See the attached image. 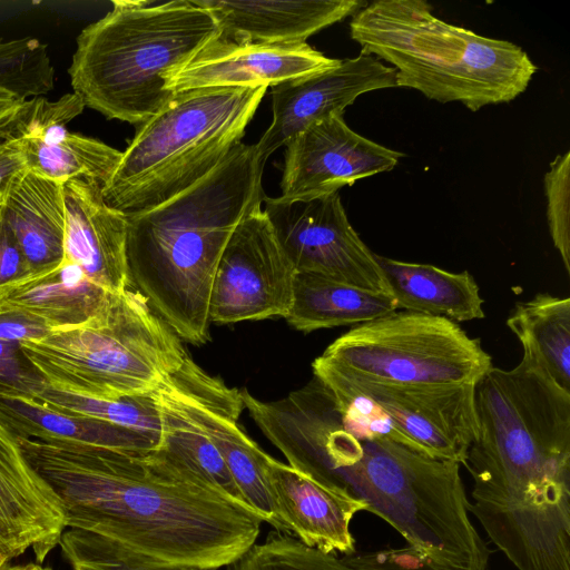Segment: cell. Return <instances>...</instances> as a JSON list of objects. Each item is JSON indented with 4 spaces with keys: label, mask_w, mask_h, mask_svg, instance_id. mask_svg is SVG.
Returning a JSON list of instances; mask_svg holds the SVG:
<instances>
[{
    "label": "cell",
    "mask_w": 570,
    "mask_h": 570,
    "mask_svg": "<svg viewBox=\"0 0 570 570\" xmlns=\"http://www.w3.org/2000/svg\"><path fill=\"white\" fill-rule=\"evenodd\" d=\"M396 87L395 69L360 53L332 69L272 87L273 119L256 149L266 159L297 134L332 115H344L361 95Z\"/></svg>",
    "instance_id": "obj_14"
},
{
    "label": "cell",
    "mask_w": 570,
    "mask_h": 570,
    "mask_svg": "<svg viewBox=\"0 0 570 570\" xmlns=\"http://www.w3.org/2000/svg\"><path fill=\"white\" fill-rule=\"evenodd\" d=\"M156 393L161 410V438L154 452L184 474L249 508L206 433L158 390Z\"/></svg>",
    "instance_id": "obj_26"
},
{
    "label": "cell",
    "mask_w": 570,
    "mask_h": 570,
    "mask_svg": "<svg viewBox=\"0 0 570 570\" xmlns=\"http://www.w3.org/2000/svg\"><path fill=\"white\" fill-rule=\"evenodd\" d=\"M26 169L23 156L14 141L0 142V198L12 179Z\"/></svg>",
    "instance_id": "obj_38"
},
{
    "label": "cell",
    "mask_w": 570,
    "mask_h": 570,
    "mask_svg": "<svg viewBox=\"0 0 570 570\" xmlns=\"http://www.w3.org/2000/svg\"><path fill=\"white\" fill-rule=\"evenodd\" d=\"M265 471L274 510L284 533L325 553L348 556L356 551L351 522L356 513L366 511L364 502L271 455Z\"/></svg>",
    "instance_id": "obj_17"
},
{
    "label": "cell",
    "mask_w": 570,
    "mask_h": 570,
    "mask_svg": "<svg viewBox=\"0 0 570 570\" xmlns=\"http://www.w3.org/2000/svg\"><path fill=\"white\" fill-rule=\"evenodd\" d=\"M267 87L177 92L140 124L109 179L105 202L125 215L156 207L214 170L240 142Z\"/></svg>",
    "instance_id": "obj_6"
},
{
    "label": "cell",
    "mask_w": 570,
    "mask_h": 570,
    "mask_svg": "<svg viewBox=\"0 0 570 570\" xmlns=\"http://www.w3.org/2000/svg\"><path fill=\"white\" fill-rule=\"evenodd\" d=\"M35 563L26 566L12 564L11 559L0 553V570H32Z\"/></svg>",
    "instance_id": "obj_40"
},
{
    "label": "cell",
    "mask_w": 570,
    "mask_h": 570,
    "mask_svg": "<svg viewBox=\"0 0 570 570\" xmlns=\"http://www.w3.org/2000/svg\"><path fill=\"white\" fill-rule=\"evenodd\" d=\"M263 204V212L297 273L317 274L390 295L376 254L351 225L338 193L297 202L265 195Z\"/></svg>",
    "instance_id": "obj_10"
},
{
    "label": "cell",
    "mask_w": 570,
    "mask_h": 570,
    "mask_svg": "<svg viewBox=\"0 0 570 570\" xmlns=\"http://www.w3.org/2000/svg\"><path fill=\"white\" fill-rule=\"evenodd\" d=\"M32 570H52V569H50L48 567H41L40 564L35 563Z\"/></svg>",
    "instance_id": "obj_41"
},
{
    "label": "cell",
    "mask_w": 570,
    "mask_h": 570,
    "mask_svg": "<svg viewBox=\"0 0 570 570\" xmlns=\"http://www.w3.org/2000/svg\"><path fill=\"white\" fill-rule=\"evenodd\" d=\"M115 295L92 284L76 264L66 261L56 272L1 294L0 306L28 313L52 330L87 322Z\"/></svg>",
    "instance_id": "obj_24"
},
{
    "label": "cell",
    "mask_w": 570,
    "mask_h": 570,
    "mask_svg": "<svg viewBox=\"0 0 570 570\" xmlns=\"http://www.w3.org/2000/svg\"><path fill=\"white\" fill-rule=\"evenodd\" d=\"M312 368L345 414L429 456L463 464L476 431L475 384H379L344 375L320 356Z\"/></svg>",
    "instance_id": "obj_9"
},
{
    "label": "cell",
    "mask_w": 570,
    "mask_h": 570,
    "mask_svg": "<svg viewBox=\"0 0 570 570\" xmlns=\"http://www.w3.org/2000/svg\"><path fill=\"white\" fill-rule=\"evenodd\" d=\"M397 309L466 322L484 317L483 299L474 277L430 264L407 263L376 254Z\"/></svg>",
    "instance_id": "obj_22"
},
{
    "label": "cell",
    "mask_w": 570,
    "mask_h": 570,
    "mask_svg": "<svg viewBox=\"0 0 570 570\" xmlns=\"http://www.w3.org/2000/svg\"><path fill=\"white\" fill-rule=\"evenodd\" d=\"M320 358L350 377L399 386L476 384L493 366L458 323L402 309L352 327Z\"/></svg>",
    "instance_id": "obj_8"
},
{
    "label": "cell",
    "mask_w": 570,
    "mask_h": 570,
    "mask_svg": "<svg viewBox=\"0 0 570 570\" xmlns=\"http://www.w3.org/2000/svg\"><path fill=\"white\" fill-rule=\"evenodd\" d=\"M547 220L551 239L570 273V151L558 155L544 178Z\"/></svg>",
    "instance_id": "obj_33"
},
{
    "label": "cell",
    "mask_w": 570,
    "mask_h": 570,
    "mask_svg": "<svg viewBox=\"0 0 570 570\" xmlns=\"http://www.w3.org/2000/svg\"><path fill=\"white\" fill-rule=\"evenodd\" d=\"M285 149L281 180L284 202L311 200L391 171L404 156L351 129L332 115L294 136Z\"/></svg>",
    "instance_id": "obj_13"
},
{
    "label": "cell",
    "mask_w": 570,
    "mask_h": 570,
    "mask_svg": "<svg viewBox=\"0 0 570 570\" xmlns=\"http://www.w3.org/2000/svg\"><path fill=\"white\" fill-rule=\"evenodd\" d=\"M308 43L235 42L217 36L168 85L173 94L202 88L274 87L337 66Z\"/></svg>",
    "instance_id": "obj_15"
},
{
    "label": "cell",
    "mask_w": 570,
    "mask_h": 570,
    "mask_svg": "<svg viewBox=\"0 0 570 570\" xmlns=\"http://www.w3.org/2000/svg\"><path fill=\"white\" fill-rule=\"evenodd\" d=\"M244 407L293 469L347 491L435 570H488L458 462L429 456L343 413L316 377L275 401L240 390Z\"/></svg>",
    "instance_id": "obj_1"
},
{
    "label": "cell",
    "mask_w": 570,
    "mask_h": 570,
    "mask_svg": "<svg viewBox=\"0 0 570 570\" xmlns=\"http://www.w3.org/2000/svg\"><path fill=\"white\" fill-rule=\"evenodd\" d=\"M341 559L354 570H435L407 546L355 551Z\"/></svg>",
    "instance_id": "obj_35"
},
{
    "label": "cell",
    "mask_w": 570,
    "mask_h": 570,
    "mask_svg": "<svg viewBox=\"0 0 570 570\" xmlns=\"http://www.w3.org/2000/svg\"><path fill=\"white\" fill-rule=\"evenodd\" d=\"M523 354L570 392V298L539 293L519 302L507 320Z\"/></svg>",
    "instance_id": "obj_25"
},
{
    "label": "cell",
    "mask_w": 570,
    "mask_h": 570,
    "mask_svg": "<svg viewBox=\"0 0 570 570\" xmlns=\"http://www.w3.org/2000/svg\"><path fill=\"white\" fill-rule=\"evenodd\" d=\"M158 391L206 433L222 454L247 505L263 522L284 533L266 479L269 455L238 424L245 409L240 390L228 387L187 356Z\"/></svg>",
    "instance_id": "obj_12"
},
{
    "label": "cell",
    "mask_w": 570,
    "mask_h": 570,
    "mask_svg": "<svg viewBox=\"0 0 570 570\" xmlns=\"http://www.w3.org/2000/svg\"><path fill=\"white\" fill-rule=\"evenodd\" d=\"M20 347L48 386L102 400L154 392L187 357L179 336L132 287L87 322Z\"/></svg>",
    "instance_id": "obj_7"
},
{
    "label": "cell",
    "mask_w": 570,
    "mask_h": 570,
    "mask_svg": "<svg viewBox=\"0 0 570 570\" xmlns=\"http://www.w3.org/2000/svg\"><path fill=\"white\" fill-rule=\"evenodd\" d=\"M50 331L45 322L28 313L0 306V341L40 340Z\"/></svg>",
    "instance_id": "obj_37"
},
{
    "label": "cell",
    "mask_w": 570,
    "mask_h": 570,
    "mask_svg": "<svg viewBox=\"0 0 570 570\" xmlns=\"http://www.w3.org/2000/svg\"><path fill=\"white\" fill-rule=\"evenodd\" d=\"M350 36L392 65L396 87L471 111L523 94L537 66L518 45L448 23L423 0H376L352 16Z\"/></svg>",
    "instance_id": "obj_5"
},
{
    "label": "cell",
    "mask_w": 570,
    "mask_h": 570,
    "mask_svg": "<svg viewBox=\"0 0 570 570\" xmlns=\"http://www.w3.org/2000/svg\"><path fill=\"white\" fill-rule=\"evenodd\" d=\"M66 529L57 495L0 423V553L12 560L32 550L41 563Z\"/></svg>",
    "instance_id": "obj_16"
},
{
    "label": "cell",
    "mask_w": 570,
    "mask_h": 570,
    "mask_svg": "<svg viewBox=\"0 0 570 570\" xmlns=\"http://www.w3.org/2000/svg\"><path fill=\"white\" fill-rule=\"evenodd\" d=\"M19 102L10 92L0 89V121L10 115Z\"/></svg>",
    "instance_id": "obj_39"
},
{
    "label": "cell",
    "mask_w": 570,
    "mask_h": 570,
    "mask_svg": "<svg viewBox=\"0 0 570 570\" xmlns=\"http://www.w3.org/2000/svg\"><path fill=\"white\" fill-rule=\"evenodd\" d=\"M59 546L72 570H200L148 561L76 529L65 530Z\"/></svg>",
    "instance_id": "obj_31"
},
{
    "label": "cell",
    "mask_w": 570,
    "mask_h": 570,
    "mask_svg": "<svg viewBox=\"0 0 570 570\" xmlns=\"http://www.w3.org/2000/svg\"><path fill=\"white\" fill-rule=\"evenodd\" d=\"M0 423L16 438L46 443L148 453L150 436L98 419L56 410L37 397L0 391Z\"/></svg>",
    "instance_id": "obj_21"
},
{
    "label": "cell",
    "mask_w": 570,
    "mask_h": 570,
    "mask_svg": "<svg viewBox=\"0 0 570 570\" xmlns=\"http://www.w3.org/2000/svg\"><path fill=\"white\" fill-rule=\"evenodd\" d=\"M14 142L27 169L59 183L85 178L104 186L121 157V151L92 137L70 132L66 126Z\"/></svg>",
    "instance_id": "obj_27"
},
{
    "label": "cell",
    "mask_w": 570,
    "mask_h": 570,
    "mask_svg": "<svg viewBox=\"0 0 570 570\" xmlns=\"http://www.w3.org/2000/svg\"><path fill=\"white\" fill-rule=\"evenodd\" d=\"M29 279L28 265L0 205V295Z\"/></svg>",
    "instance_id": "obj_36"
},
{
    "label": "cell",
    "mask_w": 570,
    "mask_h": 570,
    "mask_svg": "<svg viewBox=\"0 0 570 570\" xmlns=\"http://www.w3.org/2000/svg\"><path fill=\"white\" fill-rule=\"evenodd\" d=\"M57 495L69 529L163 564L217 570L259 535L252 509L178 471L154 451L128 453L17 438Z\"/></svg>",
    "instance_id": "obj_2"
},
{
    "label": "cell",
    "mask_w": 570,
    "mask_h": 570,
    "mask_svg": "<svg viewBox=\"0 0 570 570\" xmlns=\"http://www.w3.org/2000/svg\"><path fill=\"white\" fill-rule=\"evenodd\" d=\"M397 311L392 296L330 277L296 273L293 304L285 317L297 331L360 325Z\"/></svg>",
    "instance_id": "obj_23"
},
{
    "label": "cell",
    "mask_w": 570,
    "mask_h": 570,
    "mask_svg": "<svg viewBox=\"0 0 570 570\" xmlns=\"http://www.w3.org/2000/svg\"><path fill=\"white\" fill-rule=\"evenodd\" d=\"M219 35L194 0L112 1L81 30L68 73L76 94L107 119L140 125L175 94L170 80Z\"/></svg>",
    "instance_id": "obj_4"
},
{
    "label": "cell",
    "mask_w": 570,
    "mask_h": 570,
    "mask_svg": "<svg viewBox=\"0 0 570 570\" xmlns=\"http://www.w3.org/2000/svg\"><path fill=\"white\" fill-rule=\"evenodd\" d=\"M101 185L73 178L63 183L66 261L109 294L131 287L126 262V215L104 199Z\"/></svg>",
    "instance_id": "obj_18"
},
{
    "label": "cell",
    "mask_w": 570,
    "mask_h": 570,
    "mask_svg": "<svg viewBox=\"0 0 570 570\" xmlns=\"http://www.w3.org/2000/svg\"><path fill=\"white\" fill-rule=\"evenodd\" d=\"M53 87L55 68L46 45L30 37L0 39V89L21 102Z\"/></svg>",
    "instance_id": "obj_29"
},
{
    "label": "cell",
    "mask_w": 570,
    "mask_h": 570,
    "mask_svg": "<svg viewBox=\"0 0 570 570\" xmlns=\"http://www.w3.org/2000/svg\"><path fill=\"white\" fill-rule=\"evenodd\" d=\"M2 199H3V198H0V205H1V203H2Z\"/></svg>",
    "instance_id": "obj_42"
},
{
    "label": "cell",
    "mask_w": 570,
    "mask_h": 570,
    "mask_svg": "<svg viewBox=\"0 0 570 570\" xmlns=\"http://www.w3.org/2000/svg\"><path fill=\"white\" fill-rule=\"evenodd\" d=\"M226 570H354L335 553L302 543L292 534L273 531Z\"/></svg>",
    "instance_id": "obj_30"
},
{
    "label": "cell",
    "mask_w": 570,
    "mask_h": 570,
    "mask_svg": "<svg viewBox=\"0 0 570 570\" xmlns=\"http://www.w3.org/2000/svg\"><path fill=\"white\" fill-rule=\"evenodd\" d=\"M76 94H66L50 101L35 97L19 102L16 109L0 121V142L36 137L55 126H66L85 109Z\"/></svg>",
    "instance_id": "obj_32"
},
{
    "label": "cell",
    "mask_w": 570,
    "mask_h": 570,
    "mask_svg": "<svg viewBox=\"0 0 570 570\" xmlns=\"http://www.w3.org/2000/svg\"><path fill=\"white\" fill-rule=\"evenodd\" d=\"M37 399L56 410L135 430L150 436L158 444L160 442L161 410L156 391L102 400L59 391L45 384Z\"/></svg>",
    "instance_id": "obj_28"
},
{
    "label": "cell",
    "mask_w": 570,
    "mask_h": 570,
    "mask_svg": "<svg viewBox=\"0 0 570 570\" xmlns=\"http://www.w3.org/2000/svg\"><path fill=\"white\" fill-rule=\"evenodd\" d=\"M194 1L213 14L219 36L250 43H303L367 4L361 0Z\"/></svg>",
    "instance_id": "obj_19"
},
{
    "label": "cell",
    "mask_w": 570,
    "mask_h": 570,
    "mask_svg": "<svg viewBox=\"0 0 570 570\" xmlns=\"http://www.w3.org/2000/svg\"><path fill=\"white\" fill-rule=\"evenodd\" d=\"M45 384L20 343L0 341V391L37 397Z\"/></svg>",
    "instance_id": "obj_34"
},
{
    "label": "cell",
    "mask_w": 570,
    "mask_h": 570,
    "mask_svg": "<svg viewBox=\"0 0 570 570\" xmlns=\"http://www.w3.org/2000/svg\"><path fill=\"white\" fill-rule=\"evenodd\" d=\"M296 273L262 206L255 208L233 232L218 262L210 323L285 318L293 304Z\"/></svg>",
    "instance_id": "obj_11"
},
{
    "label": "cell",
    "mask_w": 570,
    "mask_h": 570,
    "mask_svg": "<svg viewBox=\"0 0 570 570\" xmlns=\"http://www.w3.org/2000/svg\"><path fill=\"white\" fill-rule=\"evenodd\" d=\"M62 185L26 168L12 179L3 196L1 208L26 259L30 279L47 276L66 262Z\"/></svg>",
    "instance_id": "obj_20"
},
{
    "label": "cell",
    "mask_w": 570,
    "mask_h": 570,
    "mask_svg": "<svg viewBox=\"0 0 570 570\" xmlns=\"http://www.w3.org/2000/svg\"><path fill=\"white\" fill-rule=\"evenodd\" d=\"M257 177L235 159L165 203L126 215L130 285L179 336L209 340V301L223 250L263 203Z\"/></svg>",
    "instance_id": "obj_3"
}]
</instances>
